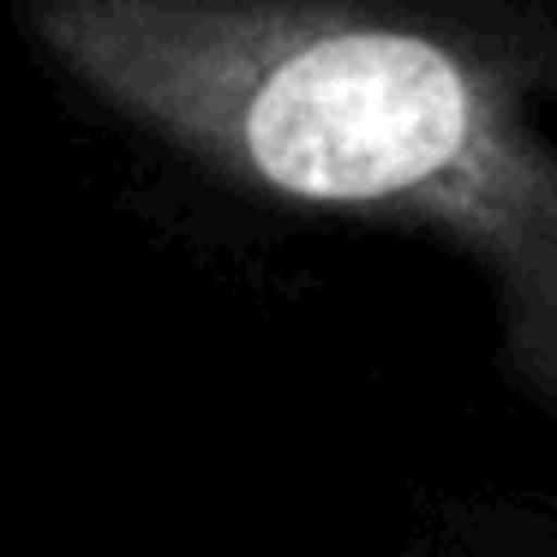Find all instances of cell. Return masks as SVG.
Returning a JSON list of instances; mask_svg holds the SVG:
<instances>
[{"label":"cell","mask_w":557,"mask_h":557,"mask_svg":"<svg viewBox=\"0 0 557 557\" xmlns=\"http://www.w3.org/2000/svg\"><path fill=\"white\" fill-rule=\"evenodd\" d=\"M216 109L264 186L461 246L516 384L557 408V145L485 66L377 18H270L222 42Z\"/></svg>","instance_id":"cell-1"}]
</instances>
